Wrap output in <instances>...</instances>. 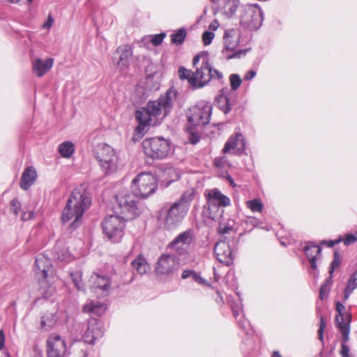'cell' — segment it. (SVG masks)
<instances>
[{
	"label": "cell",
	"instance_id": "cell-1",
	"mask_svg": "<svg viewBox=\"0 0 357 357\" xmlns=\"http://www.w3.org/2000/svg\"><path fill=\"white\" fill-rule=\"evenodd\" d=\"M137 198L133 193H118L113 198V212L124 221H132L136 219L143 211V206Z\"/></svg>",
	"mask_w": 357,
	"mask_h": 357
},
{
	"label": "cell",
	"instance_id": "cell-2",
	"mask_svg": "<svg viewBox=\"0 0 357 357\" xmlns=\"http://www.w3.org/2000/svg\"><path fill=\"white\" fill-rule=\"evenodd\" d=\"M33 271L34 278L40 290H46L55 283V268L45 255L43 254L38 255L34 263Z\"/></svg>",
	"mask_w": 357,
	"mask_h": 357
},
{
	"label": "cell",
	"instance_id": "cell-3",
	"mask_svg": "<svg viewBox=\"0 0 357 357\" xmlns=\"http://www.w3.org/2000/svg\"><path fill=\"white\" fill-rule=\"evenodd\" d=\"M193 197V193H186L178 202L175 203L170 209L165 221V228L167 230H174L181 224L189 210Z\"/></svg>",
	"mask_w": 357,
	"mask_h": 357
},
{
	"label": "cell",
	"instance_id": "cell-4",
	"mask_svg": "<svg viewBox=\"0 0 357 357\" xmlns=\"http://www.w3.org/2000/svg\"><path fill=\"white\" fill-rule=\"evenodd\" d=\"M93 153L105 174H111L115 171L117 167V155L112 147L106 143L97 144L93 149Z\"/></svg>",
	"mask_w": 357,
	"mask_h": 357
},
{
	"label": "cell",
	"instance_id": "cell-5",
	"mask_svg": "<svg viewBox=\"0 0 357 357\" xmlns=\"http://www.w3.org/2000/svg\"><path fill=\"white\" fill-rule=\"evenodd\" d=\"M158 181L155 177L149 173H142L133 180L132 193L137 198L150 197L156 191Z\"/></svg>",
	"mask_w": 357,
	"mask_h": 357
},
{
	"label": "cell",
	"instance_id": "cell-6",
	"mask_svg": "<svg viewBox=\"0 0 357 357\" xmlns=\"http://www.w3.org/2000/svg\"><path fill=\"white\" fill-rule=\"evenodd\" d=\"M104 235L112 243H119L125 233V221L119 216H108L101 223Z\"/></svg>",
	"mask_w": 357,
	"mask_h": 357
},
{
	"label": "cell",
	"instance_id": "cell-7",
	"mask_svg": "<svg viewBox=\"0 0 357 357\" xmlns=\"http://www.w3.org/2000/svg\"><path fill=\"white\" fill-rule=\"evenodd\" d=\"M212 106L206 101H201L188 108L186 115L188 122L194 126H205L210 122Z\"/></svg>",
	"mask_w": 357,
	"mask_h": 357
},
{
	"label": "cell",
	"instance_id": "cell-8",
	"mask_svg": "<svg viewBox=\"0 0 357 357\" xmlns=\"http://www.w3.org/2000/svg\"><path fill=\"white\" fill-rule=\"evenodd\" d=\"M263 11L258 5H245L242 9L240 14L241 25L249 31H256L263 24Z\"/></svg>",
	"mask_w": 357,
	"mask_h": 357
},
{
	"label": "cell",
	"instance_id": "cell-9",
	"mask_svg": "<svg viewBox=\"0 0 357 357\" xmlns=\"http://www.w3.org/2000/svg\"><path fill=\"white\" fill-rule=\"evenodd\" d=\"M142 150L149 158L162 159L169 154L170 146L168 142L162 137H151L143 142Z\"/></svg>",
	"mask_w": 357,
	"mask_h": 357
},
{
	"label": "cell",
	"instance_id": "cell-10",
	"mask_svg": "<svg viewBox=\"0 0 357 357\" xmlns=\"http://www.w3.org/2000/svg\"><path fill=\"white\" fill-rule=\"evenodd\" d=\"M207 210L211 219L219 220L224 212V208L230 205V200L220 191L214 189L207 193Z\"/></svg>",
	"mask_w": 357,
	"mask_h": 357
},
{
	"label": "cell",
	"instance_id": "cell-11",
	"mask_svg": "<svg viewBox=\"0 0 357 357\" xmlns=\"http://www.w3.org/2000/svg\"><path fill=\"white\" fill-rule=\"evenodd\" d=\"M86 189L87 183H83L77 186L72 191L71 196L62 213V219L64 222L71 220L73 216L77 215L85 197Z\"/></svg>",
	"mask_w": 357,
	"mask_h": 357
},
{
	"label": "cell",
	"instance_id": "cell-12",
	"mask_svg": "<svg viewBox=\"0 0 357 357\" xmlns=\"http://www.w3.org/2000/svg\"><path fill=\"white\" fill-rule=\"evenodd\" d=\"M90 290L96 297L103 298L107 296L111 288V280L106 276L93 273L89 280Z\"/></svg>",
	"mask_w": 357,
	"mask_h": 357
},
{
	"label": "cell",
	"instance_id": "cell-13",
	"mask_svg": "<svg viewBox=\"0 0 357 357\" xmlns=\"http://www.w3.org/2000/svg\"><path fill=\"white\" fill-rule=\"evenodd\" d=\"M105 327L101 321L96 319H91L88 322V329L83 337V341L93 345L97 340L104 336Z\"/></svg>",
	"mask_w": 357,
	"mask_h": 357
},
{
	"label": "cell",
	"instance_id": "cell-14",
	"mask_svg": "<svg viewBox=\"0 0 357 357\" xmlns=\"http://www.w3.org/2000/svg\"><path fill=\"white\" fill-rule=\"evenodd\" d=\"M66 343L58 334H52L46 343L47 355L51 357L64 356L66 353Z\"/></svg>",
	"mask_w": 357,
	"mask_h": 357
},
{
	"label": "cell",
	"instance_id": "cell-15",
	"mask_svg": "<svg viewBox=\"0 0 357 357\" xmlns=\"http://www.w3.org/2000/svg\"><path fill=\"white\" fill-rule=\"evenodd\" d=\"M178 261L176 257L169 254L162 255L156 266V272L160 275L168 274L178 269Z\"/></svg>",
	"mask_w": 357,
	"mask_h": 357
},
{
	"label": "cell",
	"instance_id": "cell-16",
	"mask_svg": "<svg viewBox=\"0 0 357 357\" xmlns=\"http://www.w3.org/2000/svg\"><path fill=\"white\" fill-rule=\"evenodd\" d=\"M193 245V234L191 231H186L180 234L170 245L171 249L177 253L183 254L187 253Z\"/></svg>",
	"mask_w": 357,
	"mask_h": 357
},
{
	"label": "cell",
	"instance_id": "cell-17",
	"mask_svg": "<svg viewBox=\"0 0 357 357\" xmlns=\"http://www.w3.org/2000/svg\"><path fill=\"white\" fill-rule=\"evenodd\" d=\"M132 55V50L129 45H121V46L117 47L115 51L112 53L113 63L117 68H125L129 65Z\"/></svg>",
	"mask_w": 357,
	"mask_h": 357
},
{
	"label": "cell",
	"instance_id": "cell-18",
	"mask_svg": "<svg viewBox=\"0 0 357 357\" xmlns=\"http://www.w3.org/2000/svg\"><path fill=\"white\" fill-rule=\"evenodd\" d=\"M239 4L240 0H214L213 8L214 12H219L226 17H231L235 14Z\"/></svg>",
	"mask_w": 357,
	"mask_h": 357
},
{
	"label": "cell",
	"instance_id": "cell-19",
	"mask_svg": "<svg viewBox=\"0 0 357 357\" xmlns=\"http://www.w3.org/2000/svg\"><path fill=\"white\" fill-rule=\"evenodd\" d=\"M214 256L223 265H230L232 263V250L228 244L224 241L218 242L214 248Z\"/></svg>",
	"mask_w": 357,
	"mask_h": 357
},
{
	"label": "cell",
	"instance_id": "cell-20",
	"mask_svg": "<svg viewBox=\"0 0 357 357\" xmlns=\"http://www.w3.org/2000/svg\"><path fill=\"white\" fill-rule=\"evenodd\" d=\"M245 150V140L241 134L232 135L226 142L224 152L230 155H240Z\"/></svg>",
	"mask_w": 357,
	"mask_h": 357
},
{
	"label": "cell",
	"instance_id": "cell-21",
	"mask_svg": "<svg viewBox=\"0 0 357 357\" xmlns=\"http://www.w3.org/2000/svg\"><path fill=\"white\" fill-rule=\"evenodd\" d=\"M241 39V32L238 29H229L223 36V45L227 50H235L238 47Z\"/></svg>",
	"mask_w": 357,
	"mask_h": 357
},
{
	"label": "cell",
	"instance_id": "cell-22",
	"mask_svg": "<svg viewBox=\"0 0 357 357\" xmlns=\"http://www.w3.org/2000/svg\"><path fill=\"white\" fill-rule=\"evenodd\" d=\"M37 178V172L33 167H28L24 170L22 178H21L20 186L23 190L29 189Z\"/></svg>",
	"mask_w": 357,
	"mask_h": 357
},
{
	"label": "cell",
	"instance_id": "cell-23",
	"mask_svg": "<svg viewBox=\"0 0 357 357\" xmlns=\"http://www.w3.org/2000/svg\"><path fill=\"white\" fill-rule=\"evenodd\" d=\"M212 78V71L208 67H202L195 72L193 86L201 87L209 83Z\"/></svg>",
	"mask_w": 357,
	"mask_h": 357
},
{
	"label": "cell",
	"instance_id": "cell-24",
	"mask_svg": "<svg viewBox=\"0 0 357 357\" xmlns=\"http://www.w3.org/2000/svg\"><path fill=\"white\" fill-rule=\"evenodd\" d=\"M135 118L138 122L137 127L147 129V130L148 129L151 122H152V116L147 108H140V109L137 110L135 112Z\"/></svg>",
	"mask_w": 357,
	"mask_h": 357
},
{
	"label": "cell",
	"instance_id": "cell-25",
	"mask_svg": "<svg viewBox=\"0 0 357 357\" xmlns=\"http://www.w3.org/2000/svg\"><path fill=\"white\" fill-rule=\"evenodd\" d=\"M106 310V306L105 304L99 303H89L85 306L83 311L85 313L90 314L95 316H101L104 313Z\"/></svg>",
	"mask_w": 357,
	"mask_h": 357
},
{
	"label": "cell",
	"instance_id": "cell-26",
	"mask_svg": "<svg viewBox=\"0 0 357 357\" xmlns=\"http://www.w3.org/2000/svg\"><path fill=\"white\" fill-rule=\"evenodd\" d=\"M53 60L49 59V60L43 61L42 60H37L34 65V69L38 76L42 77L44 74L50 71L53 65Z\"/></svg>",
	"mask_w": 357,
	"mask_h": 357
},
{
	"label": "cell",
	"instance_id": "cell-27",
	"mask_svg": "<svg viewBox=\"0 0 357 357\" xmlns=\"http://www.w3.org/2000/svg\"><path fill=\"white\" fill-rule=\"evenodd\" d=\"M132 266L140 274L144 275L150 271V265L147 260L142 255H140L136 257L132 263Z\"/></svg>",
	"mask_w": 357,
	"mask_h": 357
},
{
	"label": "cell",
	"instance_id": "cell-28",
	"mask_svg": "<svg viewBox=\"0 0 357 357\" xmlns=\"http://www.w3.org/2000/svg\"><path fill=\"white\" fill-rule=\"evenodd\" d=\"M146 108L148 110L152 117H159L161 114H163L165 110L164 106L161 104L159 100L149 103Z\"/></svg>",
	"mask_w": 357,
	"mask_h": 357
},
{
	"label": "cell",
	"instance_id": "cell-29",
	"mask_svg": "<svg viewBox=\"0 0 357 357\" xmlns=\"http://www.w3.org/2000/svg\"><path fill=\"white\" fill-rule=\"evenodd\" d=\"M74 145L71 142L67 141L63 142L59 147V152L64 158H70L74 153Z\"/></svg>",
	"mask_w": 357,
	"mask_h": 357
},
{
	"label": "cell",
	"instance_id": "cell-30",
	"mask_svg": "<svg viewBox=\"0 0 357 357\" xmlns=\"http://www.w3.org/2000/svg\"><path fill=\"white\" fill-rule=\"evenodd\" d=\"M214 104L216 107L224 113H227L230 111V105L228 99L223 95H220L216 98Z\"/></svg>",
	"mask_w": 357,
	"mask_h": 357
},
{
	"label": "cell",
	"instance_id": "cell-31",
	"mask_svg": "<svg viewBox=\"0 0 357 357\" xmlns=\"http://www.w3.org/2000/svg\"><path fill=\"white\" fill-rule=\"evenodd\" d=\"M320 248L317 245H309L306 247L305 254L306 258L311 262V263H315L316 259L320 253Z\"/></svg>",
	"mask_w": 357,
	"mask_h": 357
},
{
	"label": "cell",
	"instance_id": "cell-32",
	"mask_svg": "<svg viewBox=\"0 0 357 357\" xmlns=\"http://www.w3.org/2000/svg\"><path fill=\"white\" fill-rule=\"evenodd\" d=\"M175 97H176V91L174 89H171L168 90L164 96L160 98L159 101L163 105L165 109H167L173 105Z\"/></svg>",
	"mask_w": 357,
	"mask_h": 357
},
{
	"label": "cell",
	"instance_id": "cell-33",
	"mask_svg": "<svg viewBox=\"0 0 357 357\" xmlns=\"http://www.w3.org/2000/svg\"><path fill=\"white\" fill-rule=\"evenodd\" d=\"M178 76L181 80H187L190 84L193 85L194 83L195 72L186 69L184 67H180L178 69Z\"/></svg>",
	"mask_w": 357,
	"mask_h": 357
},
{
	"label": "cell",
	"instance_id": "cell-34",
	"mask_svg": "<svg viewBox=\"0 0 357 357\" xmlns=\"http://www.w3.org/2000/svg\"><path fill=\"white\" fill-rule=\"evenodd\" d=\"M357 288V271L354 273L353 276L350 278L348 286L345 288V299H348L350 296L351 295L353 291Z\"/></svg>",
	"mask_w": 357,
	"mask_h": 357
},
{
	"label": "cell",
	"instance_id": "cell-35",
	"mask_svg": "<svg viewBox=\"0 0 357 357\" xmlns=\"http://www.w3.org/2000/svg\"><path fill=\"white\" fill-rule=\"evenodd\" d=\"M186 37V31L184 29H180L172 36V42L176 45H181L184 42Z\"/></svg>",
	"mask_w": 357,
	"mask_h": 357
},
{
	"label": "cell",
	"instance_id": "cell-36",
	"mask_svg": "<svg viewBox=\"0 0 357 357\" xmlns=\"http://www.w3.org/2000/svg\"><path fill=\"white\" fill-rule=\"evenodd\" d=\"M337 325L338 326L339 328L342 331L344 335H348L349 332V324L345 322L344 320L343 315H339L336 317V320H335Z\"/></svg>",
	"mask_w": 357,
	"mask_h": 357
},
{
	"label": "cell",
	"instance_id": "cell-37",
	"mask_svg": "<svg viewBox=\"0 0 357 357\" xmlns=\"http://www.w3.org/2000/svg\"><path fill=\"white\" fill-rule=\"evenodd\" d=\"M248 207L250 208V210L255 212H260L263 209V204L258 200L249 201L248 202Z\"/></svg>",
	"mask_w": 357,
	"mask_h": 357
},
{
	"label": "cell",
	"instance_id": "cell-38",
	"mask_svg": "<svg viewBox=\"0 0 357 357\" xmlns=\"http://www.w3.org/2000/svg\"><path fill=\"white\" fill-rule=\"evenodd\" d=\"M230 82L231 88L233 89H237L241 84H242V79L238 75L232 74L230 77Z\"/></svg>",
	"mask_w": 357,
	"mask_h": 357
},
{
	"label": "cell",
	"instance_id": "cell-39",
	"mask_svg": "<svg viewBox=\"0 0 357 357\" xmlns=\"http://www.w3.org/2000/svg\"><path fill=\"white\" fill-rule=\"evenodd\" d=\"M214 38V34H213L212 32H205L202 34L203 43H204L206 45H209V44H212Z\"/></svg>",
	"mask_w": 357,
	"mask_h": 357
},
{
	"label": "cell",
	"instance_id": "cell-40",
	"mask_svg": "<svg viewBox=\"0 0 357 357\" xmlns=\"http://www.w3.org/2000/svg\"><path fill=\"white\" fill-rule=\"evenodd\" d=\"M11 211L15 214H17L21 210V204L17 200H14L11 203Z\"/></svg>",
	"mask_w": 357,
	"mask_h": 357
},
{
	"label": "cell",
	"instance_id": "cell-41",
	"mask_svg": "<svg viewBox=\"0 0 357 357\" xmlns=\"http://www.w3.org/2000/svg\"><path fill=\"white\" fill-rule=\"evenodd\" d=\"M165 34H158V35H156L155 37L152 39V44H154L155 45H156V46L157 45H160L161 43L163 42V39H165Z\"/></svg>",
	"mask_w": 357,
	"mask_h": 357
},
{
	"label": "cell",
	"instance_id": "cell-42",
	"mask_svg": "<svg viewBox=\"0 0 357 357\" xmlns=\"http://www.w3.org/2000/svg\"><path fill=\"white\" fill-rule=\"evenodd\" d=\"M357 238L354 235H348L345 237V240H344V243L346 245H350L351 244H353L354 242H356Z\"/></svg>",
	"mask_w": 357,
	"mask_h": 357
},
{
	"label": "cell",
	"instance_id": "cell-43",
	"mask_svg": "<svg viewBox=\"0 0 357 357\" xmlns=\"http://www.w3.org/2000/svg\"><path fill=\"white\" fill-rule=\"evenodd\" d=\"M324 329H325V321H324V318H322L321 320L320 329H319V337H320L321 340H323Z\"/></svg>",
	"mask_w": 357,
	"mask_h": 357
},
{
	"label": "cell",
	"instance_id": "cell-44",
	"mask_svg": "<svg viewBox=\"0 0 357 357\" xmlns=\"http://www.w3.org/2000/svg\"><path fill=\"white\" fill-rule=\"evenodd\" d=\"M327 283H325V284H323V286H322V288H321L320 291V297L321 300H323L324 297H325L326 292H327Z\"/></svg>",
	"mask_w": 357,
	"mask_h": 357
},
{
	"label": "cell",
	"instance_id": "cell-45",
	"mask_svg": "<svg viewBox=\"0 0 357 357\" xmlns=\"http://www.w3.org/2000/svg\"><path fill=\"white\" fill-rule=\"evenodd\" d=\"M336 311H338L339 315H343L344 312H345V308H344V306L341 303H337Z\"/></svg>",
	"mask_w": 357,
	"mask_h": 357
},
{
	"label": "cell",
	"instance_id": "cell-46",
	"mask_svg": "<svg viewBox=\"0 0 357 357\" xmlns=\"http://www.w3.org/2000/svg\"><path fill=\"white\" fill-rule=\"evenodd\" d=\"M52 23H53V19H52L51 16H49L46 22L44 23V27L47 29H50L52 27Z\"/></svg>",
	"mask_w": 357,
	"mask_h": 357
},
{
	"label": "cell",
	"instance_id": "cell-47",
	"mask_svg": "<svg viewBox=\"0 0 357 357\" xmlns=\"http://www.w3.org/2000/svg\"><path fill=\"white\" fill-rule=\"evenodd\" d=\"M219 26V24L217 21H213L212 23H211L210 26H209V29H210V30L215 31L218 29Z\"/></svg>",
	"mask_w": 357,
	"mask_h": 357
},
{
	"label": "cell",
	"instance_id": "cell-48",
	"mask_svg": "<svg viewBox=\"0 0 357 357\" xmlns=\"http://www.w3.org/2000/svg\"><path fill=\"white\" fill-rule=\"evenodd\" d=\"M341 354L344 357L348 356V349L345 345H343V348H342Z\"/></svg>",
	"mask_w": 357,
	"mask_h": 357
},
{
	"label": "cell",
	"instance_id": "cell-49",
	"mask_svg": "<svg viewBox=\"0 0 357 357\" xmlns=\"http://www.w3.org/2000/svg\"><path fill=\"white\" fill-rule=\"evenodd\" d=\"M4 332H3V331H1V343H0V346H1V349L3 348V347H4Z\"/></svg>",
	"mask_w": 357,
	"mask_h": 357
},
{
	"label": "cell",
	"instance_id": "cell-50",
	"mask_svg": "<svg viewBox=\"0 0 357 357\" xmlns=\"http://www.w3.org/2000/svg\"><path fill=\"white\" fill-rule=\"evenodd\" d=\"M254 76H255V72L250 71L246 75V76H245V79H251V78H253Z\"/></svg>",
	"mask_w": 357,
	"mask_h": 357
},
{
	"label": "cell",
	"instance_id": "cell-51",
	"mask_svg": "<svg viewBox=\"0 0 357 357\" xmlns=\"http://www.w3.org/2000/svg\"><path fill=\"white\" fill-rule=\"evenodd\" d=\"M24 216H27V217L24 218L23 220H27V219H30L32 217V213L27 212L24 214Z\"/></svg>",
	"mask_w": 357,
	"mask_h": 357
},
{
	"label": "cell",
	"instance_id": "cell-52",
	"mask_svg": "<svg viewBox=\"0 0 357 357\" xmlns=\"http://www.w3.org/2000/svg\"><path fill=\"white\" fill-rule=\"evenodd\" d=\"M32 1H33V0H27V1H29V2H32Z\"/></svg>",
	"mask_w": 357,
	"mask_h": 357
},
{
	"label": "cell",
	"instance_id": "cell-53",
	"mask_svg": "<svg viewBox=\"0 0 357 357\" xmlns=\"http://www.w3.org/2000/svg\"><path fill=\"white\" fill-rule=\"evenodd\" d=\"M258 1H267V0H258Z\"/></svg>",
	"mask_w": 357,
	"mask_h": 357
}]
</instances>
